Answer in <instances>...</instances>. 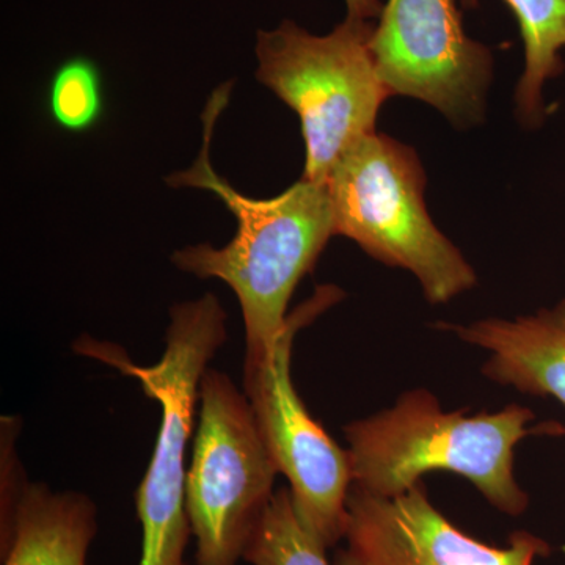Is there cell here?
Returning a JSON list of instances; mask_svg holds the SVG:
<instances>
[{"label": "cell", "instance_id": "8992f818", "mask_svg": "<svg viewBox=\"0 0 565 565\" xmlns=\"http://www.w3.org/2000/svg\"><path fill=\"white\" fill-rule=\"evenodd\" d=\"M278 470L247 394L207 367L200 422L185 478L196 564L237 565L275 497Z\"/></svg>", "mask_w": 565, "mask_h": 565}, {"label": "cell", "instance_id": "7a4b0ae2", "mask_svg": "<svg viewBox=\"0 0 565 565\" xmlns=\"http://www.w3.org/2000/svg\"><path fill=\"white\" fill-rule=\"evenodd\" d=\"M534 418L531 408L519 404L494 414L445 412L433 393L411 390L392 407L344 426L352 487L392 498L427 473L449 471L468 479L498 511L520 516L530 497L516 482V445L530 435L565 434L557 423L531 426Z\"/></svg>", "mask_w": 565, "mask_h": 565}, {"label": "cell", "instance_id": "8fae6325", "mask_svg": "<svg viewBox=\"0 0 565 565\" xmlns=\"http://www.w3.org/2000/svg\"><path fill=\"white\" fill-rule=\"evenodd\" d=\"M98 511L87 494L22 482L2 519V565H87Z\"/></svg>", "mask_w": 565, "mask_h": 565}, {"label": "cell", "instance_id": "ba28073f", "mask_svg": "<svg viewBox=\"0 0 565 565\" xmlns=\"http://www.w3.org/2000/svg\"><path fill=\"white\" fill-rule=\"evenodd\" d=\"M370 46L392 95L429 103L456 125L481 118L492 55L465 35L455 0H388Z\"/></svg>", "mask_w": 565, "mask_h": 565}, {"label": "cell", "instance_id": "6da1fadb", "mask_svg": "<svg viewBox=\"0 0 565 565\" xmlns=\"http://www.w3.org/2000/svg\"><path fill=\"white\" fill-rule=\"evenodd\" d=\"M232 82L212 93L203 111V147L191 169L170 174L174 189L214 193L234 215L236 234L225 247L181 248L172 263L182 273L225 281L239 300L245 330L244 370L273 353L288 326V305L305 275L334 236L332 204L326 184L300 180L273 199L243 195L215 172L210 147L215 122L225 110Z\"/></svg>", "mask_w": 565, "mask_h": 565}, {"label": "cell", "instance_id": "52a82bcc", "mask_svg": "<svg viewBox=\"0 0 565 565\" xmlns=\"http://www.w3.org/2000/svg\"><path fill=\"white\" fill-rule=\"evenodd\" d=\"M337 286H319L310 300L289 315L273 353L244 370V393L278 473L289 481L294 508L327 550L340 544L348 522L351 457L316 422L291 377L296 334L343 299Z\"/></svg>", "mask_w": 565, "mask_h": 565}, {"label": "cell", "instance_id": "5b68a950", "mask_svg": "<svg viewBox=\"0 0 565 565\" xmlns=\"http://www.w3.org/2000/svg\"><path fill=\"white\" fill-rule=\"evenodd\" d=\"M374 25L345 18L332 33L311 35L292 21L256 35V79L300 118L302 180L326 184L352 145L374 132L382 104L393 96L379 77Z\"/></svg>", "mask_w": 565, "mask_h": 565}, {"label": "cell", "instance_id": "4fadbf2b", "mask_svg": "<svg viewBox=\"0 0 565 565\" xmlns=\"http://www.w3.org/2000/svg\"><path fill=\"white\" fill-rule=\"evenodd\" d=\"M243 561L250 565H333L326 546L297 515L289 489L275 492Z\"/></svg>", "mask_w": 565, "mask_h": 565}, {"label": "cell", "instance_id": "9a60e30c", "mask_svg": "<svg viewBox=\"0 0 565 565\" xmlns=\"http://www.w3.org/2000/svg\"><path fill=\"white\" fill-rule=\"evenodd\" d=\"M348 6V18L356 21H370L381 18L382 7L381 0H345Z\"/></svg>", "mask_w": 565, "mask_h": 565}, {"label": "cell", "instance_id": "277c9868", "mask_svg": "<svg viewBox=\"0 0 565 565\" xmlns=\"http://www.w3.org/2000/svg\"><path fill=\"white\" fill-rule=\"evenodd\" d=\"M424 185L416 152L375 132L352 145L326 181L334 236L352 239L386 266L411 270L427 302L448 303L473 289L478 278L430 221Z\"/></svg>", "mask_w": 565, "mask_h": 565}, {"label": "cell", "instance_id": "7c38bea8", "mask_svg": "<svg viewBox=\"0 0 565 565\" xmlns=\"http://www.w3.org/2000/svg\"><path fill=\"white\" fill-rule=\"evenodd\" d=\"M473 6L476 0H468ZM519 21L525 46V70L516 85V107L527 126L539 125L544 115L542 87L559 76L564 65L565 0H504Z\"/></svg>", "mask_w": 565, "mask_h": 565}, {"label": "cell", "instance_id": "9c48e42d", "mask_svg": "<svg viewBox=\"0 0 565 565\" xmlns=\"http://www.w3.org/2000/svg\"><path fill=\"white\" fill-rule=\"evenodd\" d=\"M343 542L333 565H534L552 552L527 531L505 546L471 537L430 503L423 481L392 498L351 487Z\"/></svg>", "mask_w": 565, "mask_h": 565}, {"label": "cell", "instance_id": "30bf717a", "mask_svg": "<svg viewBox=\"0 0 565 565\" xmlns=\"http://www.w3.org/2000/svg\"><path fill=\"white\" fill-rule=\"evenodd\" d=\"M437 329L489 351L482 366L489 381L514 386L520 393L555 397L565 407V299L512 321L441 322Z\"/></svg>", "mask_w": 565, "mask_h": 565}, {"label": "cell", "instance_id": "3957f363", "mask_svg": "<svg viewBox=\"0 0 565 565\" xmlns=\"http://www.w3.org/2000/svg\"><path fill=\"white\" fill-rule=\"evenodd\" d=\"M226 341V313L214 294L173 305L166 351L151 366L131 362L118 345L81 338L76 351L140 382L161 405V427L150 467L137 489L141 525L139 565H184L192 534L185 508V452L207 364Z\"/></svg>", "mask_w": 565, "mask_h": 565}, {"label": "cell", "instance_id": "5bb4252c", "mask_svg": "<svg viewBox=\"0 0 565 565\" xmlns=\"http://www.w3.org/2000/svg\"><path fill=\"white\" fill-rule=\"evenodd\" d=\"M46 110L51 121L63 131H92L106 110L99 66L82 55L61 63L47 85Z\"/></svg>", "mask_w": 565, "mask_h": 565}]
</instances>
